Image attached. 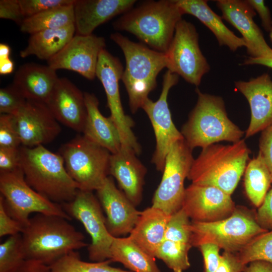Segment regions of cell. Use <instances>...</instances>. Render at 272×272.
Wrapping results in <instances>:
<instances>
[{
  "label": "cell",
  "mask_w": 272,
  "mask_h": 272,
  "mask_svg": "<svg viewBox=\"0 0 272 272\" xmlns=\"http://www.w3.org/2000/svg\"><path fill=\"white\" fill-rule=\"evenodd\" d=\"M62 217L36 214L21 233L26 260L50 265L69 253L88 246L84 235Z\"/></svg>",
  "instance_id": "6da1fadb"
},
{
  "label": "cell",
  "mask_w": 272,
  "mask_h": 272,
  "mask_svg": "<svg viewBox=\"0 0 272 272\" xmlns=\"http://www.w3.org/2000/svg\"><path fill=\"white\" fill-rule=\"evenodd\" d=\"M20 167L28 185L55 203L62 205L72 201L79 190L68 174L60 154L44 146H21Z\"/></svg>",
  "instance_id": "7a4b0ae2"
},
{
  "label": "cell",
  "mask_w": 272,
  "mask_h": 272,
  "mask_svg": "<svg viewBox=\"0 0 272 272\" xmlns=\"http://www.w3.org/2000/svg\"><path fill=\"white\" fill-rule=\"evenodd\" d=\"M183 15L175 0L151 1L123 14L113 26L132 34L153 49L166 53Z\"/></svg>",
  "instance_id": "3957f363"
},
{
  "label": "cell",
  "mask_w": 272,
  "mask_h": 272,
  "mask_svg": "<svg viewBox=\"0 0 272 272\" xmlns=\"http://www.w3.org/2000/svg\"><path fill=\"white\" fill-rule=\"evenodd\" d=\"M251 153L245 140L202 149L193 160L187 178L192 183L214 186L231 195L244 173Z\"/></svg>",
  "instance_id": "277c9868"
},
{
  "label": "cell",
  "mask_w": 272,
  "mask_h": 272,
  "mask_svg": "<svg viewBox=\"0 0 272 272\" xmlns=\"http://www.w3.org/2000/svg\"><path fill=\"white\" fill-rule=\"evenodd\" d=\"M110 39L120 48L125 57L121 80L128 94L131 112L135 113L156 87L159 73L167 67L166 56L165 53L131 41L119 33L111 34Z\"/></svg>",
  "instance_id": "5b68a950"
},
{
  "label": "cell",
  "mask_w": 272,
  "mask_h": 272,
  "mask_svg": "<svg viewBox=\"0 0 272 272\" xmlns=\"http://www.w3.org/2000/svg\"><path fill=\"white\" fill-rule=\"evenodd\" d=\"M196 104L181 133L193 150L202 149L221 141L236 143L245 132L228 117L224 101L220 96L202 93L198 88Z\"/></svg>",
  "instance_id": "8992f818"
},
{
  "label": "cell",
  "mask_w": 272,
  "mask_h": 272,
  "mask_svg": "<svg viewBox=\"0 0 272 272\" xmlns=\"http://www.w3.org/2000/svg\"><path fill=\"white\" fill-rule=\"evenodd\" d=\"M256 213L242 207L235 208L228 217L212 222L192 221V246L211 243L225 251L237 253L259 235L267 230L262 228L256 219Z\"/></svg>",
  "instance_id": "52a82bcc"
},
{
  "label": "cell",
  "mask_w": 272,
  "mask_h": 272,
  "mask_svg": "<svg viewBox=\"0 0 272 272\" xmlns=\"http://www.w3.org/2000/svg\"><path fill=\"white\" fill-rule=\"evenodd\" d=\"M60 154L68 174L80 190H97L109 174L111 154L83 135L63 145Z\"/></svg>",
  "instance_id": "ba28073f"
},
{
  "label": "cell",
  "mask_w": 272,
  "mask_h": 272,
  "mask_svg": "<svg viewBox=\"0 0 272 272\" xmlns=\"http://www.w3.org/2000/svg\"><path fill=\"white\" fill-rule=\"evenodd\" d=\"M0 198L8 213L24 227L32 213L58 216L72 220L61 205L51 201L28 185L20 168L0 173Z\"/></svg>",
  "instance_id": "9c48e42d"
},
{
  "label": "cell",
  "mask_w": 272,
  "mask_h": 272,
  "mask_svg": "<svg viewBox=\"0 0 272 272\" xmlns=\"http://www.w3.org/2000/svg\"><path fill=\"white\" fill-rule=\"evenodd\" d=\"M168 70L195 86L210 70L199 45L198 34L190 22L181 19L177 24L166 52Z\"/></svg>",
  "instance_id": "30bf717a"
},
{
  "label": "cell",
  "mask_w": 272,
  "mask_h": 272,
  "mask_svg": "<svg viewBox=\"0 0 272 272\" xmlns=\"http://www.w3.org/2000/svg\"><path fill=\"white\" fill-rule=\"evenodd\" d=\"M184 139L173 144L165 159L161 181L152 199V207L172 215L181 208L187 178L194 158Z\"/></svg>",
  "instance_id": "8fae6325"
},
{
  "label": "cell",
  "mask_w": 272,
  "mask_h": 272,
  "mask_svg": "<svg viewBox=\"0 0 272 272\" xmlns=\"http://www.w3.org/2000/svg\"><path fill=\"white\" fill-rule=\"evenodd\" d=\"M61 205L72 218L82 223L90 235L89 259L93 261L110 259L114 237L108 231L101 204L92 191L79 189L72 201Z\"/></svg>",
  "instance_id": "7c38bea8"
},
{
  "label": "cell",
  "mask_w": 272,
  "mask_h": 272,
  "mask_svg": "<svg viewBox=\"0 0 272 272\" xmlns=\"http://www.w3.org/2000/svg\"><path fill=\"white\" fill-rule=\"evenodd\" d=\"M123 69L119 59L104 49L99 54L96 77L101 82L107 98L110 117L116 125L122 147L133 150L137 155L141 148L131 128L134 124L132 118L124 113L120 99L119 82Z\"/></svg>",
  "instance_id": "4fadbf2b"
},
{
  "label": "cell",
  "mask_w": 272,
  "mask_h": 272,
  "mask_svg": "<svg viewBox=\"0 0 272 272\" xmlns=\"http://www.w3.org/2000/svg\"><path fill=\"white\" fill-rule=\"evenodd\" d=\"M179 76L167 70L163 77L162 89L158 99L154 102L148 98L142 107L151 121L156 138L152 162L157 170L162 172L171 146L176 142L184 139L173 122L167 101L170 89L177 84Z\"/></svg>",
  "instance_id": "5bb4252c"
},
{
  "label": "cell",
  "mask_w": 272,
  "mask_h": 272,
  "mask_svg": "<svg viewBox=\"0 0 272 272\" xmlns=\"http://www.w3.org/2000/svg\"><path fill=\"white\" fill-rule=\"evenodd\" d=\"M13 117L23 146H44L53 141L61 131L59 122L43 102L27 100Z\"/></svg>",
  "instance_id": "9a60e30c"
},
{
  "label": "cell",
  "mask_w": 272,
  "mask_h": 272,
  "mask_svg": "<svg viewBox=\"0 0 272 272\" xmlns=\"http://www.w3.org/2000/svg\"><path fill=\"white\" fill-rule=\"evenodd\" d=\"M105 46L102 37L93 34H76L58 53L47 60L48 65L55 71H74L92 80L96 77L99 54Z\"/></svg>",
  "instance_id": "2e32d148"
},
{
  "label": "cell",
  "mask_w": 272,
  "mask_h": 272,
  "mask_svg": "<svg viewBox=\"0 0 272 272\" xmlns=\"http://www.w3.org/2000/svg\"><path fill=\"white\" fill-rule=\"evenodd\" d=\"M235 208L231 195L219 188L191 183L185 188L181 208L192 221L212 222L229 217Z\"/></svg>",
  "instance_id": "e0dca14e"
},
{
  "label": "cell",
  "mask_w": 272,
  "mask_h": 272,
  "mask_svg": "<svg viewBox=\"0 0 272 272\" xmlns=\"http://www.w3.org/2000/svg\"><path fill=\"white\" fill-rule=\"evenodd\" d=\"M216 5L222 18L237 29L242 35L249 57L262 58L272 56V48L253 20L256 12L246 1L218 0Z\"/></svg>",
  "instance_id": "ac0fdd59"
},
{
  "label": "cell",
  "mask_w": 272,
  "mask_h": 272,
  "mask_svg": "<svg viewBox=\"0 0 272 272\" xmlns=\"http://www.w3.org/2000/svg\"><path fill=\"white\" fill-rule=\"evenodd\" d=\"M97 198L104 211L106 226L114 237L129 234L134 227L141 212L118 189L113 178L108 176L97 190Z\"/></svg>",
  "instance_id": "d6986e66"
},
{
  "label": "cell",
  "mask_w": 272,
  "mask_h": 272,
  "mask_svg": "<svg viewBox=\"0 0 272 272\" xmlns=\"http://www.w3.org/2000/svg\"><path fill=\"white\" fill-rule=\"evenodd\" d=\"M46 104L59 123L83 133L87 116L84 93L67 78H58Z\"/></svg>",
  "instance_id": "ffe728a7"
},
{
  "label": "cell",
  "mask_w": 272,
  "mask_h": 272,
  "mask_svg": "<svg viewBox=\"0 0 272 272\" xmlns=\"http://www.w3.org/2000/svg\"><path fill=\"white\" fill-rule=\"evenodd\" d=\"M236 89L246 98L251 118L246 130L248 138L272 125V80L266 73L248 81L235 82Z\"/></svg>",
  "instance_id": "44dd1931"
},
{
  "label": "cell",
  "mask_w": 272,
  "mask_h": 272,
  "mask_svg": "<svg viewBox=\"0 0 272 272\" xmlns=\"http://www.w3.org/2000/svg\"><path fill=\"white\" fill-rule=\"evenodd\" d=\"M132 149L122 147L110 159L109 174L116 180L119 186L131 202L139 205L142 199L144 178L147 169Z\"/></svg>",
  "instance_id": "7402d4cb"
},
{
  "label": "cell",
  "mask_w": 272,
  "mask_h": 272,
  "mask_svg": "<svg viewBox=\"0 0 272 272\" xmlns=\"http://www.w3.org/2000/svg\"><path fill=\"white\" fill-rule=\"evenodd\" d=\"M134 0H76V34L89 35L100 25L133 7Z\"/></svg>",
  "instance_id": "603a6c76"
},
{
  "label": "cell",
  "mask_w": 272,
  "mask_h": 272,
  "mask_svg": "<svg viewBox=\"0 0 272 272\" xmlns=\"http://www.w3.org/2000/svg\"><path fill=\"white\" fill-rule=\"evenodd\" d=\"M58 78L49 66L29 62L17 70L12 84L27 100L46 104Z\"/></svg>",
  "instance_id": "cb8c5ba5"
},
{
  "label": "cell",
  "mask_w": 272,
  "mask_h": 272,
  "mask_svg": "<svg viewBox=\"0 0 272 272\" xmlns=\"http://www.w3.org/2000/svg\"><path fill=\"white\" fill-rule=\"evenodd\" d=\"M87 111L83 135L89 140L106 149L111 154L122 147L119 131L111 117H105L99 108V101L92 93L84 92Z\"/></svg>",
  "instance_id": "d4e9b609"
},
{
  "label": "cell",
  "mask_w": 272,
  "mask_h": 272,
  "mask_svg": "<svg viewBox=\"0 0 272 272\" xmlns=\"http://www.w3.org/2000/svg\"><path fill=\"white\" fill-rule=\"evenodd\" d=\"M171 216L158 208L152 206L148 208L141 212L128 236L143 250L155 257L158 248L164 239Z\"/></svg>",
  "instance_id": "484cf974"
},
{
  "label": "cell",
  "mask_w": 272,
  "mask_h": 272,
  "mask_svg": "<svg viewBox=\"0 0 272 272\" xmlns=\"http://www.w3.org/2000/svg\"><path fill=\"white\" fill-rule=\"evenodd\" d=\"M183 14L191 15L207 27L215 36L220 46H227L231 51L245 47L243 38L228 28L222 18L215 13L205 0H175Z\"/></svg>",
  "instance_id": "4316f807"
},
{
  "label": "cell",
  "mask_w": 272,
  "mask_h": 272,
  "mask_svg": "<svg viewBox=\"0 0 272 272\" xmlns=\"http://www.w3.org/2000/svg\"><path fill=\"white\" fill-rule=\"evenodd\" d=\"M75 24L65 27L48 29L30 35L27 46L20 52L25 58L35 55L48 60L58 53L75 35Z\"/></svg>",
  "instance_id": "83f0119b"
},
{
  "label": "cell",
  "mask_w": 272,
  "mask_h": 272,
  "mask_svg": "<svg viewBox=\"0 0 272 272\" xmlns=\"http://www.w3.org/2000/svg\"><path fill=\"white\" fill-rule=\"evenodd\" d=\"M110 259L118 262L132 272H160L155 258L143 250L128 236L113 238Z\"/></svg>",
  "instance_id": "f1b7e54d"
},
{
  "label": "cell",
  "mask_w": 272,
  "mask_h": 272,
  "mask_svg": "<svg viewBox=\"0 0 272 272\" xmlns=\"http://www.w3.org/2000/svg\"><path fill=\"white\" fill-rule=\"evenodd\" d=\"M272 183L270 173L261 153L247 164L244 171V185L246 194L256 207L262 203Z\"/></svg>",
  "instance_id": "f546056e"
},
{
  "label": "cell",
  "mask_w": 272,
  "mask_h": 272,
  "mask_svg": "<svg viewBox=\"0 0 272 272\" xmlns=\"http://www.w3.org/2000/svg\"><path fill=\"white\" fill-rule=\"evenodd\" d=\"M73 24H75L74 4L26 18L20 25V30L31 35L45 30L65 27Z\"/></svg>",
  "instance_id": "4dcf8cb0"
},
{
  "label": "cell",
  "mask_w": 272,
  "mask_h": 272,
  "mask_svg": "<svg viewBox=\"0 0 272 272\" xmlns=\"http://www.w3.org/2000/svg\"><path fill=\"white\" fill-rule=\"evenodd\" d=\"M107 259L101 261L86 262L81 260L76 251H72L49 265L50 272H132L110 265Z\"/></svg>",
  "instance_id": "1f68e13d"
},
{
  "label": "cell",
  "mask_w": 272,
  "mask_h": 272,
  "mask_svg": "<svg viewBox=\"0 0 272 272\" xmlns=\"http://www.w3.org/2000/svg\"><path fill=\"white\" fill-rule=\"evenodd\" d=\"M191 247L190 243L164 239L155 257L162 260L174 272H183L190 265L188 252Z\"/></svg>",
  "instance_id": "d6a6232c"
},
{
  "label": "cell",
  "mask_w": 272,
  "mask_h": 272,
  "mask_svg": "<svg viewBox=\"0 0 272 272\" xmlns=\"http://www.w3.org/2000/svg\"><path fill=\"white\" fill-rule=\"evenodd\" d=\"M26 260L21 234L9 236L0 244V272H15Z\"/></svg>",
  "instance_id": "836d02e7"
},
{
  "label": "cell",
  "mask_w": 272,
  "mask_h": 272,
  "mask_svg": "<svg viewBox=\"0 0 272 272\" xmlns=\"http://www.w3.org/2000/svg\"><path fill=\"white\" fill-rule=\"evenodd\" d=\"M236 254L245 265L256 260L272 263V230L256 236Z\"/></svg>",
  "instance_id": "e575fe53"
},
{
  "label": "cell",
  "mask_w": 272,
  "mask_h": 272,
  "mask_svg": "<svg viewBox=\"0 0 272 272\" xmlns=\"http://www.w3.org/2000/svg\"><path fill=\"white\" fill-rule=\"evenodd\" d=\"M191 223L189 218L181 208L171 216L164 239L191 243Z\"/></svg>",
  "instance_id": "d590c367"
},
{
  "label": "cell",
  "mask_w": 272,
  "mask_h": 272,
  "mask_svg": "<svg viewBox=\"0 0 272 272\" xmlns=\"http://www.w3.org/2000/svg\"><path fill=\"white\" fill-rule=\"evenodd\" d=\"M27 99L12 84L0 89V113L15 115L23 106Z\"/></svg>",
  "instance_id": "8d00e7d4"
},
{
  "label": "cell",
  "mask_w": 272,
  "mask_h": 272,
  "mask_svg": "<svg viewBox=\"0 0 272 272\" xmlns=\"http://www.w3.org/2000/svg\"><path fill=\"white\" fill-rule=\"evenodd\" d=\"M19 2L26 18L51 9L73 5L75 0H19Z\"/></svg>",
  "instance_id": "74e56055"
},
{
  "label": "cell",
  "mask_w": 272,
  "mask_h": 272,
  "mask_svg": "<svg viewBox=\"0 0 272 272\" xmlns=\"http://www.w3.org/2000/svg\"><path fill=\"white\" fill-rule=\"evenodd\" d=\"M21 145L13 115L1 114L0 147L18 148Z\"/></svg>",
  "instance_id": "f35d334b"
},
{
  "label": "cell",
  "mask_w": 272,
  "mask_h": 272,
  "mask_svg": "<svg viewBox=\"0 0 272 272\" xmlns=\"http://www.w3.org/2000/svg\"><path fill=\"white\" fill-rule=\"evenodd\" d=\"M19 148L0 147V173L9 172L20 168Z\"/></svg>",
  "instance_id": "ab89813d"
},
{
  "label": "cell",
  "mask_w": 272,
  "mask_h": 272,
  "mask_svg": "<svg viewBox=\"0 0 272 272\" xmlns=\"http://www.w3.org/2000/svg\"><path fill=\"white\" fill-rule=\"evenodd\" d=\"M23 228L21 223L8 213L0 198V237L21 234Z\"/></svg>",
  "instance_id": "60d3db41"
},
{
  "label": "cell",
  "mask_w": 272,
  "mask_h": 272,
  "mask_svg": "<svg viewBox=\"0 0 272 272\" xmlns=\"http://www.w3.org/2000/svg\"><path fill=\"white\" fill-rule=\"evenodd\" d=\"M198 248L203 256L204 272H216L220 262V247L215 244L207 243Z\"/></svg>",
  "instance_id": "b9f144b4"
},
{
  "label": "cell",
  "mask_w": 272,
  "mask_h": 272,
  "mask_svg": "<svg viewBox=\"0 0 272 272\" xmlns=\"http://www.w3.org/2000/svg\"><path fill=\"white\" fill-rule=\"evenodd\" d=\"M0 18L12 20L20 26L25 17L19 0H1Z\"/></svg>",
  "instance_id": "7bdbcfd3"
},
{
  "label": "cell",
  "mask_w": 272,
  "mask_h": 272,
  "mask_svg": "<svg viewBox=\"0 0 272 272\" xmlns=\"http://www.w3.org/2000/svg\"><path fill=\"white\" fill-rule=\"evenodd\" d=\"M256 219L263 229L272 230V188L267 192L265 198L256 212Z\"/></svg>",
  "instance_id": "ee69618b"
},
{
  "label": "cell",
  "mask_w": 272,
  "mask_h": 272,
  "mask_svg": "<svg viewBox=\"0 0 272 272\" xmlns=\"http://www.w3.org/2000/svg\"><path fill=\"white\" fill-rule=\"evenodd\" d=\"M246 266L236 253L224 251L216 272H243Z\"/></svg>",
  "instance_id": "f6af8a7d"
},
{
  "label": "cell",
  "mask_w": 272,
  "mask_h": 272,
  "mask_svg": "<svg viewBox=\"0 0 272 272\" xmlns=\"http://www.w3.org/2000/svg\"><path fill=\"white\" fill-rule=\"evenodd\" d=\"M259 148L272 179V125L261 131Z\"/></svg>",
  "instance_id": "bcb514c9"
},
{
  "label": "cell",
  "mask_w": 272,
  "mask_h": 272,
  "mask_svg": "<svg viewBox=\"0 0 272 272\" xmlns=\"http://www.w3.org/2000/svg\"><path fill=\"white\" fill-rule=\"evenodd\" d=\"M246 2L257 13L263 28L269 32L272 27V20L270 10L263 0H247Z\"/></svg>",
  "instance_id": "7dc6e473"
},
{
  "label": "cell",
  "mask_w": 272,
  "mask_h": 272,
  "mask_svg": "<svg viewBox=\"0 0 272 272\" xmlns=\"http://www.w3.org/2000/svg\"><path fill=\"white\" fill-rule=\"evenodd\" d=\"M15 272H50L49 265L37 261L26 260Z\"/></svg>",
  "instance_id": "c3c4849f"
},
{
  "label": "cell",
  "mask_w": 272,
  "mask_h": 272,
  "mask_svg": "<svg viewBox=\"0 0 272 272\" xmlns=\"http://www.w3.org/2000/svg\"><path fill=\"white\" fill-rule=\"evenodd\" d=\"M243 272H272V263L263 260H256L249 263Z\"/></svg>",
  "instance_id": "681fc988"
},
{
  "label": "cell",
  "mask_w": 272,
  "mask_h": 272,
  "mask_svg": "<svg viewBox=\"0 0 272 272\" xmlns=\"http://www.w3.org/2000/svg\"><path fill=\"white\" fill-rule=\"evenodd\" d=\"M243 64H258L272 69V56L262 58H252L248 57L244 60Z\"/></svg>",
  "instance_id": "f907efd6"
},
{
  "label": "cell",
  "mask_w": 272,
  "mask_h": 272,
  "mask_svg": "<svg viewBox=\"0 0 272 272\" xmlns=\"http://www.w3.org/2000/svg\"><path fill=\"white\" fill-rule=\"evenodd\" d=\"M14 69V62L10 57L0 59V74L1 75L11 74Z\"/></svg>",
  "instance_id": "816d5d0a"
},
{
  "label": "cell",
  "mask_w": 272,
  "mask_h": 272,
  "mask_svg": "<svg viewBox=\"0 0 272 272\" xmlns=\"http://www.w3.org/2000/svg\"><path fill=\"white\" fill-rule=\"evenodd\" d=\"M11 48L7 44H0V59L10 57Z\"/></svg>",
  "instance_id": "f5cc1de1"
},
{
  "label": "cell",
  "mask_w": 272,
  "mask_h": 272,
  "mask_svg": "<svg viewBox=\"0 0 272 272\" xmlns=\"http://www.w3.org/2000/svg\"><path fill=\"white\" fill-rule=\"evenodd\" d=\"M269 32V38H270V40L272 43V27H271V30H270V31Z\"/></svg>",
  "instance_id": "db71d44e"
}]
</instances>
